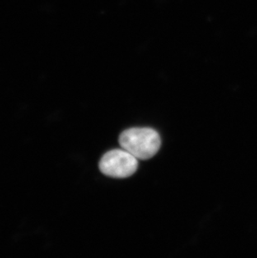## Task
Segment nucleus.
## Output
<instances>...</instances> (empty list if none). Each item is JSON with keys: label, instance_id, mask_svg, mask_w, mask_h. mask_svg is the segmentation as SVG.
<instances>
[{"label": "nucleus", "instance_id": "nucleus-2", "mask_svg": "<svg viewBox=\"0 0 257 258\" xmlns=\"http://www.w3.org/2000/svg\"><path fill=\"white\" fill-rule=\"evenodd\" d=\"M137 168V158L124 149L108 151L100 161V171L110 177H128Z\"/></svg>", "mask_w": 257, "mask_h": 258}, {"label": "nucleus", "instance_id": "nucleus-1", "mask_svg": "<svg viewBox=\"0 0 257 258\" xmlns=\"http://www.w3.org/2000/svg\"><path fill=\"white\" fill-rule=\"evenodd\" d=\"M122 148L137 159L148 160L156 155L160 146V135L151 128H131L119 136Z\"/></svg>", "mask_w": 257, "mask_h": 258}]
</instances>
